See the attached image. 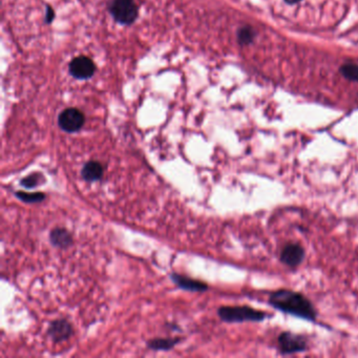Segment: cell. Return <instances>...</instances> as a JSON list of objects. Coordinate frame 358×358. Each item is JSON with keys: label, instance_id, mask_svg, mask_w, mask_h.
Listing matches in <instances>:
<instances>
[{"label": "cell", "instance_id": "7", "mask_svg": "<svg viewBox=\"0 0 358 358\" xmlns=\"http://www.w3.org/2000/svg\"><path fill=\"white\" fill-rule=\"evenodd\" d=\"M74 333L72 325L64 319L53 321L48 328V335L54 343H61L70 340Z\"/></svg>", "mask_w": 358, "mask_h": 358}, {"label": "cell", "instance_id": "6", "mask_svg": "<svg viewBox=\"0 0 358 358\" xmlns=\"http://www.w3.org/2000/svg\"><path fill=\"white\" fill-rule=\"evenodd\" d=\"M305 249L297 243H289L281 252V262L288 267L295 268L305 260Z\"/></svg>", "mask_w": 358, "mask_h": 358}, {"label": "cell", "instance_id": "17", "mask_svg": "<svg viewBox=\"0 0 358 358\" xmlns=\"http://www.w3.org/2000/svg\"><path fill=\"white\" fill-rule=\"evenodd\" d=\"M54 18V11L52 8H48V11H47V21L48 22H51Z\"/></svg>", "mask_w": 358, "mask_h": 358}, {"label": "cell", "instance_id": "5", "mask_svg": "<svg viewBox=\"0 0 358 358\" xmlns=\"http://www.w3.org/2000/svg\"><path fill=\"white\" fill-rule=\"evenodd\" d=\"M59 126L66 132H76L84 124V115L77 108L64 109L58 118Z\"/></svg>", "mask_w": 358, "mask_h": 358}, {"label": "cell", "instance_id": "2", "mask_svg": "<svg viewBox=\"0 0 358 358\" xmlns=\"http://www.w3.org/2000/svg\"><path fill=\"white\" fill-rule=\"evenodd\" d=\"M218 317L225 323H245V322H263L270 317L268 313L255 310L248 306H224L217 310Z\"/></svg>", "mask_w": 358, "mask_h": 358}, {"label": "cell", "instance_id": "18", "mask_svg": "<svg viewBox=\"0 0 358 358\" xmlns=\"http://www.w3.org/2000/svg\"><path fill=\"white\" fill-rule=\"evenodd\" d=\"M286 2H287L288 4H295V3L300 2V0H286Z\"/></svg>", "mask_w": 358, "mask_h": 358}, {"label": "cell", "instance_id": "1", "mask_svg": "<svg viewBox=\"0 0 358 358\" xmlns=\"http://www.w3.org/2000/svg\"><path fill=\"white\" fill-rule=\"evenodd\" d=\"M269 304L287 314L294 315L307 321H315L317 311L313 304L302 293L292 290L281 289L269 296Z\"/></svg>", "mask_w": 358, "mask_h": 358}, {"label": "cell", "instance_id": "9", "mask_svg": "<svg viewBox=\"0 0 358 358\" xmlns=\"http://www.w3.org/2000/svg\"><path fill=\"white\" fill-rule=\"evenodd\" d=\"M170 279L178 288L185 291H191V292H204V291L208 289V285L206 283L191 279L186 275L172 273L170 275Z\"/></svg>", "mask_w": 358, "mask_h": 358}, {"label": "cell", "instance_id": "16", "mask_svg": "<svg viewBox=\"0 0 358 358\" xmlns=\"http://www.w3.org/2000/svg\"><path fill=\"white\" fill-rule=\"evenodd\" d=\"M253 38V33L250 29H242L238 33V39L242 43H249Z\"/></svg>", "mask_w": 358, "mask_h": 358}, {"label": "cell", "instance_id": "13", "mask_svg": "<svg viewBox=\"0 0 358 358\" xmlns=\"http://www.w3.org/2000/svg\"><path fill=\"white\" fill-rule=\"evenodd\" d=\"M17 198H19L21 202L27 204H36L41 203L47 197V194L43 192H26V191H17L15 193Z\"/></svg>", "mask_w": 358, "mask_h": 358}, {"label": "cell", "instance_id": "10", "mask_svg": "<svg viewBox=\"0 0 358 358\" xmlns=\"http://www.w3.org/2000/svg\"><path fill=\"white\" fill-rule=\"evenodd\" d=\"M50 242L56 248L68 249L73 245L74 240L71 232L62 227H56L50 232Z\"/></svg>", "mask_w": 358, "mask_h": 358}, {"label": "cell", "instance_id": "12", "mask_svg": "<svg viewBox=\"0 0 358 358\" xmlns=\"http://www.w3.org/2000/svg\"><path fill=\"white\" fill-rule=\"evenodd\" d=\"M181 339L178 337H172V339H153L148 341L147 347L148 349L152 351H169L172 348H174L178 343H180Z\"/></svg>", "mask_w": 358, "mask_h": 358}, {"label": "cell", "instance_id": "4", "mask_svg": "<svg viewBox=\"0 0 358 358\" xmlns=\"http://www.w3.org/2000/svg\"><path fill=\"white\" fill-rule=\"evenodd\" d=\"M279 348L282 354H294L305 352L308 348L307 340L302 335L291 332H283L277 339Z\"/></svg>", "mask_w": 358, "mask_h": 358}, {"label": "cell", "instance_id": "8", "mask_svg": "<svg viewBox=\"0 0 358 358\" xmlns=\"http://www.w3.org/2000/svg\"><path fill=\"white\" fill-rule=\"evenodd\" d=\"M96 71L95 63L87 57L81 56L70 63V73L77 79L91 78Z\"/></svg>", "mask_w": 358, "mask_h": 358}, {"label": "cell", "instance_id": "11", "mask_svg": "<svg viewBox=\"0 0 358 358\" xmlns=\"http://www.w3.org/2000/svg\"><path fill=\"white\" fill-rule=\"evenodd\" d=\"M103 173L104 168L98 161H88L81 169V175L86 182H97L101 180Z\"/></svg>", "mask_w": 358, "mask_h": 358}, {"label": "cell", "instance_id": "3", "mask_svg": "<svg viewBox=\"0 0 358 358\" xmlns=\"http://www.w3.org/2000/svg\"><path fill=\"white\" fill-rule=\"evenodd\" d=\"M110 13L122 25H131L138 16V7L133 0H114Z\"/></svg>", "mask_w": 358, "mask_h": 358}, {"label": "cell", "instance_id": "14", "mask_svg": "<svg viewBox=\"0 0 358 358\" xmlns=\"http://www.w3.org/2000/svg\"><path fill=\"white\" fill-rule=\"evenodd\" d=\"M44 181V176L41 172H32L20 180V185L27 189H33L41 185Z\"/></svg>", "mask_w": 358, "mask_h": 358}, {"label": "cell", "instance_id": "15", "mask_svg": "<svg viewBox=\"0 0 358 358\" xmlns=\"http://www.w3.org/2000/svg\"><path fill=\"white\" fill-rule=\"evenodd\" d=\"M342 74L349 80H358V65L354 63H347L342 68Z\"/></svg>", "mask_w": 358, "mask_h": 358}]
</instances>
